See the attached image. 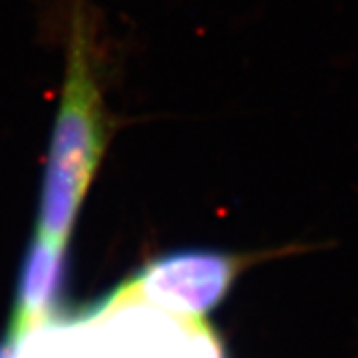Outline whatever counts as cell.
<instances>
[{
  "label": "cell",
  "instance_id": "obj_2",
  "mask_svg": "<svg viewBox=\"0 0 358 358\" xmlns=\"http://www.w3.org/2000/svg\"><path fill=\"white\" fill-rule=\"evenodd\" d=\"M241 267L243 259L233 253L187 247L148 261L126 285L155 307L197 319L225 299Z\"/></svg>",
  "mask_w": 358,
  "mask_h": 358
},
{
  "label": "cell",
  "instance_id": "obj_3",
  "mask_svg": "<svg viewBox=\"0 0 358 358\" xmlns=\"http://www.w3.org/2000/svg\"><path fill=\"white\" fill-rule=\"evenodd\" d=\"M68 285V245L56 243L38 233L26 247L20 265L8 345L14 346L24 334L48 324L64 301Z\"/></svg>",
  "mask_w": 358,
  "mask_h": 358
},
{
  "label": "cell",
  "instance_id": "obj_1",
  "mask_svg": "<svg viewBox=\"0 0 358 358\" xmlns=\"http://www.w3.org/2000/svg\"><path fill=\"white\" fill-rule=\"evenodd\" d=\"M110 140L112 117L94 62L88 24L76 6L58 108L40 178L34 229L38 235L68 245Z\"/></svg>",
  "mask_w": 358,
  "mask_h": 358
}]
</instances>
